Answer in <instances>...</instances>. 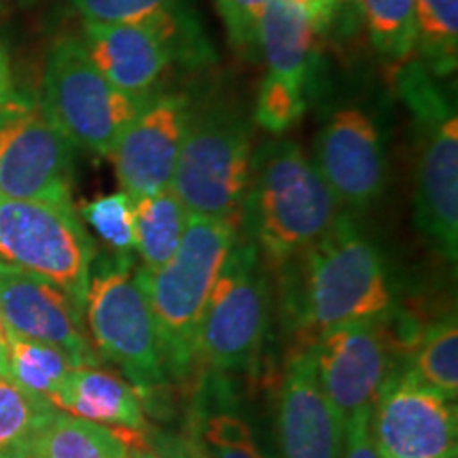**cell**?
<instances>
[{
    "label": "cell",
    "instance_id": "7",
    "mask_svg": "<svg viewBox=\"0 0 458 458\" xmlns=\"http://www.w3.org/2000/svg\"><path fill=\"white\" fill-rule=\"evenodd\" d=\"M147 100L123 94L108 83L81 38L62 37L51 45L43 74L41 108L74 148L108 157Z\"/></svg>",
    "mask_w": 458,
    "mask_h": 458
},
{
    "label": "cell",
    "instance_id": "24",
    "mask_svg": "<svg viewBox=\"0 0 458 458\" xmlns=\"http://www.w3.org/2000/svg\"><path fill=\"white\" fill-rule=\"evenodd\" d=\"M416 54L437 79L458 66V0H414Z\"/></svg>",
    "mask_w": 458,
    "mask_h": 458
},
{
    "label": "cell",
    "instance_id": "5",
    "mask_svg": "<svg viewBox=\"0 0 458 458\" xmlns=\"http://www.w3.org/2000/svg\"><path fill=\"white\" fill-rule=\"evenodd\" d=\"M83 320L91 346L140 394L162 393L170 376L153 323L140 267L130 253H114L91 266Z\"/></svg>",
    "mask_w": 458,
    "mask_h": 458
},
{
    "label": "cell",
    "instance_id": "8",
    "mask_svg": "<svg viewBox=\"0 0 458 458\" xmlns=\"http://www.w3.org/2000/svg\"><path fill=\"white\" fill-rule=\"evenodd\" d=\"M270 312L266 261L249 238H238L210 291L196 348V374L253 368Z\"/></svg>",
    "mask_w": 458,
    "mask_h": 458
},
{
    "label": "cell",
    "instance_id": "18",
    "mask_svg": "<svg viewBox=\"0 0 458 458\" xmlns=\"http://www.w3.org/2000/svg\"><path fill=\"white\" fill-rule=\"evenodd\" d=\"M81 41L106 81L136 98L159 94L164 74L176 64L170 43L153 24L83 21Z\"/></svg>",
    "mask_w": 458,
    "mask_h": 458
},
{
    "label": "cell",
    "instance_id": "31",
    "mask_svg": "<svg viewBox=\"0 0 458 458\" xmlns=\"http://www.w3.org/2000/svg\"><path fill=\"white\" fill-rule=\"evenodd\" d=\"M148 448L162 458H208L202 442H199L198 431L189 420L179 433L153 435Z\"/></svg>",
    "mask_w": 458,
    "mask_h": 458
},
{
    "label": "cell",
    "instance_id": "16",
    "mask_svg": "<svg viewBox=\"0 0 458 458\" xmlns=\"http://www.w3.org/2000/svg\"><path fill=\"white\" fill-rule=\"evenodd\" d=\"M0 312L11 334L60 348L77 368L102 363L83 310L47 278L0 261Z\"/></svg>",
    "mask_w": 458,
    "mask_h": 458
},
{
    "label": "cell",
    "instance_id": "29",
    "mask_svg": "<svg viewBox=\"0 0 458 458\" xmlns=\"http://www.w3.org/2000/svg\"><path fill=\"white\" fill-rule=\"evenodd\" d=\"M83 21L96 24H148L172 11L189 7L191 0H71Z\"/></svg>",
    "mask_w": 458,
    "mask_h": 458
},
{
    "label": "cell",
    "instance_id": "33",
    "mask_svg": "<svg viewBox=\"0 0 458 458\" xmlns=\"http://www.w3.org/2000/svg\"><path fill=\"white\" fill-rule=\"evenodd\" d=\"M289 3L306 11L318 34H327L329 28L337 21L334 0H289Z\"/></svg>",
    "mask_w": 458,
    "mask_h": 458
},
{
    "label": "cell",
    "instance_id": "38",
    "mask_svg": "<svg viewBox=\"0 0 458 458\" xmlns=\"http://www.w3.org/2000/svg\"><path fill=\"white\" fill-rule=\"evenodd\" d=\"M448 458H458V452H456V454H452V456H448Z\"/></svg>",
    "mask_w": 458,
    "mask_h": 458
},
{
    "label": "cell",
    "instance_id": "36",
    "mask_svg": "<svg viewBox=\"0 0 458 458\" xmlns=\"http://www.w3.org/2000/svg\"><path fill=\"white\" fill-rule=\"evenodd\" d=\"M9 327L0 312V374H9Z\"/></svg>",
    "mask_w": 458,
    "mask_h": 458
},
{
    "label": "cell",
    "instance_id": "27",
    "mask_svg": "<svg viewBox=\"0 0 458 458\" xmlns=\"http://www.w3.org/2000/svg\"><path fill=\"white\" fill-rule=\"evenodd\" d=\"M410 371L425 385L456 401L458 394V325L454 312L445 314L427 327L416 340Z\"/></svg>",
    "mask_w": 458,
    "mask_h": 458
},
{
    "label": "cell",
    "instance_id": "17",
    "mask_svg": "<svg viewBox=\"0 0 458 458\" xmlns=\"http://www.w3.org/2000/svg\"><path fill=\"white\" fill-rule=\"evenodd\" d=\"M278 444L283 458H340L344 425L318 385L310 346L286 360L278 397Z\"/></svg>",
    "mask_w": 458,
    "mask_h": 458
},
{
    "label": "cell",
    "instance_id": "2",
    "mask_svg": "<svg viewBox=\"0 0 458 458\" xmlns=\"http://www.w3.org/2000/svg\"><path fill=\"white\" fill-rule=\"evenodd\" d=\"M240 238L232 221L189 216L176 253L159 270L140 267L170 380L196 376V348L210 291Z\"/></svg>",
    "mask_w": 458,
    "mask_h": 458
},
{
    "label": "cell",
    "instance_id": "4",
    "mask_svg": "<svg viewBox=\"0 0 458 458\" xmlns=\"http://www.w3.org/2000/svg\"><path fill=\"white\" fill-rule=\"evenodd\" d=\"M393 286L377 246L344 213L303 253L301 325L312 337L351 323L385 320Z\"/></svg>",
    "mask_w": 458,
    "mask_h": 458
},
{
    "label": "cell",
    "instance_id": "25",
    "mask_svg": "<svg viewBox=\"0 0 458 458\" xmlns=\"http://www.w3.org/2000/svg\"><path fill=\"white\" fill-rule=\"evenodd\" d=\"M9 376L24 391L54 405L55 394L77 368L64 351L51 344L28 340L9 331Z\"/></svg>",
    "mask_w": 458,
    "mask_h": 458
},
{
    "label": "cell",
    "instance_id": "32",
    "mask_svg": "<svg viewBox=\"0 0 458 458\" xmlns=\"http://www.w3.org/2000/svg\"><path fill=\"white\" fill-rule=\"evenodd\" d=\"M371 416H360L344 427V445L340 458H380L369 428Z\"/></svg>",
    "mask_w": 458,
    "mask_h": 458
},
{
    "label": "cell",
    "instance_id": "28",
    "mask_svg": "<svg viewBox=\"0 0 458 458\" xmlns=\"http://www.w3.org/2000/svg\"><path fill=\"white\" fill-rule=\"evenodd\" d=\"M81 221L88 223L96 236L105 240L114 253L134 250V199L125 191L91 199L81 208Z\"/></svg>",
    "mask_w": 458,
    "mask_h": 458
},
{
    "label": "cell",
    "instance_id": "21",
    "mask_svg": "<svg viewBox=\"0 0 458 458\" xmlns=\"http://www.w3.org/2000/svg\"><path fill=\"white\" fill-rule=\"evenodd\" d=\"M187 223L189 213L170 189L134 199V250L142 270H159L176 253Z\"/></svg>",
    "mask_w": 458,
    "mask_h": 458
},
{
    "label": "cell",
    "instance_id": "37",
    "mask_svg": "<svg viewBox=\"0 0 458 458\" xmlns=\"http://www.w3.org/2000/svg\"><path fill=\"white\" fill-rule=\"evenodd\" d=\"M130 458H162V456H157L151 448H142V445H136L134 448V445H131Z\"/></svg>",
    "mask_w": 458,
    "mask_h": 458
},
{
    "label": "cell",
    "instance_id": "19",
    "mask_svg": "<svg viewBox=\"0 0 458 458\" xmlns=\"http://www.w3.org/2000/svg\"><path fill=\"white\" fill-rule=\"evenodd\" d=\"M54 408L96 425L122 428L123 435L147 431L145 405L136 388L123 376L98 365L74 368L55 394Z\"/></svg>",
    "mask_w": 458,
    "mask_h": 458
},
{
    "label": "cell",
    "instance_id": "22",
    "mask_svg": "<svg viewBox=\"0 0 458 458\" xmlns=\"http://www.w3.org/2000/svg\"><path fill=\"white\" fill-rule=\"evenodd\" d=\"M130 448L123 433L55 410L38 435L32 458H130Z\"/></svg>",
    "mask_w": 458,
    "mask_h": 458
},
{
    "label": "cell",
    "instance_id": "12",
    "mask_svg": "<svg viewBox=\"0 0 458 458\" xmlns=\"http://www.w3.org/2000/svg\"><path fill=\"white\" fill-rule=\"evenodd\" d=\"M369 428L380 458H448L458 452L456 403L410 369L388 374Z\"/></svg>",
    "mask_w": 458,
    "mask_h": 458
},
{
    "label": "cell",
    "instance_id": "34",
    "mask_svg": "<svg viewBox=\"0 0 458 458\" xmlns=\"http://www.w3.org/2000/svg\"><path fill=\"white\" fill-rule=\"evenodd\" d=\"M337 21H344L346 26H352L359 20V0H334Z\"/></svg>",
    "mask_w": 458,
    "mask_h": 458
},
{
    "label": "cell",
    "instance_id": "15",
    "mask_svg": "<svg viewBox=\"0 0 458 458\" xmlns=\"http://www.w3.org/2000/svg\"><path fill=\"white\" fill-rule=\"evenodd\" d=\"M314 165L344 210L360 213L377 202L386 185L380 130L354 106L335 111L314 142Z\"/></svg>",
    "mask_w": 458,
    "mask_h": 458
},
{
    "label": "cell",
    "instance_id": "11",
    "mask_svg": "<svg viewBox=\"0 0 458 458\" xmlns=\"http://www.w3.org/2000/svg\"><path fill=\"white\" fill-rule=\"evenodd\" d=\"M317 37L318 30L301 7L289 0L267 3L257 32V49L267 71L255 105V122L267 134H284L306 111Z\"/></svg>",
    "mask_w": 458,
    "mask_h": 458
},
{
    "label": "cell",
    "instance_id": "9",
    "mask_svg": "<svg viewBox=\"0 0 458 458\" xmlns=\"http://www.w3.org/2000/svg\"><path fill=\"white\" fill-rule=\"evenodd\" d=\"M0 261L47 278L83 310L96 246L74 206L0 196Z\"/></svg>",
    "mask_w": 458,
    "mask_h": 458
},
{
    "label": "cell",
    "instance_id": "30",
    "mask_svg": "<svg viewBox=\"0 0 458 458\" xmlns=\"http://www.w3.org/2000/svg\"><path fill=\"white\" fill-rule=\"evenodd\" d=\"M267 3L270 0H215L233 47L244 54H253L257 49V32Z\"/></svg>",
    "mask_w": 458,
    "mask_h": 458
},
{
    "label": "cell",
    "instance_id": "35",
    "mask_svg": "<svg viewBox=\"0 0 458 458\" xmlns=\"http://www.w3.org/2000/svg\"><path fill=\"white\" fill-rule=\"evenodd\" d=\"M11 94H13V83H11L9 60H7V54H4L3 45H0V102L7 100Z\"/></svg>",
    "mask_w": 458,
    "mask_h": 458
},
{
    "label": "cell",
    "instance_id": "3",
    "mask_svg": "<svg viewBox=\"0 0 458 458\" xmlns=\"http://www.w3.org/2000/svg\"><path fill=\"white\" fill-rule=\"evenodd\" d=\"M397 88L416 134L414 219L437 253L458 257V117L448 89L410 60L399 66Z\"/></svg>",
    "mask_w": 458,
    "mask_h": 458
},
{
    "label": "cell",
    "instance_id": "13",
    "mask_svg": "<svg viewBox=\"0 0 458 458\" xmlns=\"http://www.w3.org/2000/svg\"><path fill=\"white\" fill-rule=\"evenodd\" d=\"M382 320L351 323L320 331L308 344L318 385L334 405L342 425L371 416L386 382L388 352Z\"/></svg>",
    "mask_w": 458,
    "mask_h": 458
},
{
    "label": "cell",
    "instance_id": "6",
    "mask_svg": "<svg viewBox=\"0 0 458 458\" xmlns=\"http://www.w3.org/2000/svg\"><path fill=\"white\" fill-rule=\"evenodd\" d=\"M253 128L236 106L191 111L170 191L189 216L240 225L253 162Z\"/></svg>",
    "mask_w": 458,
    "mask_h": 458
},
{
    "label": "cell",
    "instance_id": "20",
    "mask_svg": "<svg viewBox=\"0 0 458 458\" xmlns=\"http://www.w3.org/2000/svg\"><path fill=\"white\" fill-rule=\"evenodd\" d=\"M187 420L208 458H267L225 374H199Z\"/></svg>",
    "mask_w": 458,
    "mask_h": 458
},
{
    "label": "cell",
    "instance_id": "14",
    "mask_svg": "<svg viewBox=\"0 0 458 458\" xmlns=\"http://www.w3.org/2000/svg\"><path fill=\"white\" fill-rule=\"evenodd\" d=\"M189 119L191 105L185 96L159 91L122 131L108 159L131 199L170 189Z\"/></svg>",
    "mask_w": 458,
    "mask_h": 458
},
{
    "label": "cell",
    "instance_id": "26",
    "mask_svg": "<svg viewBox=\"0 0 458 458\" xmlns=\"http://www.w3.org/2000/svg\"><path fill=\"white\" fill-rule=\"evenodd\" d=\"M359 13L382 60L397 66L414 60V0H359Z\"/></svg>",
    "mask_w": 458,
    "mask_h": 458
},
{
    "label": "cell",
    "instance_id": "23",
    "mask_svg": "<svg viewBox=\"0 0 458 458\" xmlns=\"http://www.w3.org/2000/svg\"><path fill=\"white\" fill-rule=\"evenodd\" d=\"M55 408L0 374V458H32L34 445Z\"/></svg>",
    "mask_w": 458,
    "mask_h": 458
},
{
    "label": "cell",
    "instance_id": "10",
    "mask_svg": "<svg viewBox=\"0 0 458 458\" xmlns=\"http://www.w3.org/2000/svg\"><path fill=\"white\" fill-rule=\"evenodd\" d=\"M72 151L30 96L0 102V196L72 206Z\"/></svg>",
    "mask_w": 458,
    "mask_h": 458
},
{
    "label": "cell",
    "instance_id": "1",
    "mask_svg": "<svg viewBox=\"0 0 458 458\" xmlns=\"http://www.w3.org/2000/svg\"><path fill=\"white\" fill-rule=\"evenodd\" d=\"M346 213L317 165L291 139L274 136L253 151L240 225L274 267L318 242Z\"/></svg>",
    "mask_w": 458,
    "mask_h": 458
}]
</instances>
